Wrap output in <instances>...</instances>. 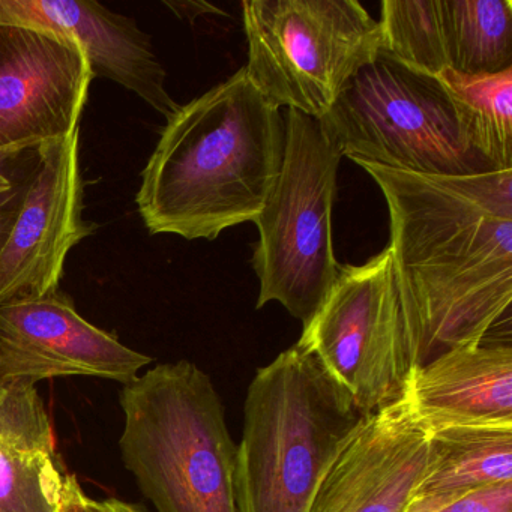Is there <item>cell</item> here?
I'll return each mask as SVG.
<instances>
[{
	"label": "cell",
	"mask_w": 512,
	"mask_h": 512,
	"mask_svg": "<svg viewBox=\"0 0 512 512\" xmlns=\"http://www.w3.org/2000/svg\"><path fill=\"white\" fill-rule=\"evenodd\" d=\"M355 163L388 206L410 373L487 341L512 301V170L434 176Z\"/></svg>",
	"instance_id": "obj_1"
},
{
	"label": "cell",
	"mask_w": 512,
	"mask_h": 512,
	"mask_svg": "<svg viewBox=\"0 0 512 512\" xmlns=\"http://www.w3.org/2000/svg\"><path fill=\"white\" fill-rule=\"evenodd\" d=\"M284 146L280 109L241 68L167 119L136 196L146 229L215 241L256 220L280 175Z\"/></svg>",
	"instance_id": "obj_2"
},
{
	"label": "cell",
	"mask_w": 512,
	"mask_h": 512,
	"mask_svg": "<svg viewBox=\"0 0 512 512\" xmlns=\"http://www.w3.org/2000/svg\"><path fill=\"white\" fill-rule=\"evenodd\" d=\"M365 416L298 346L259 368L236 446L238 512H308L326 473Z\"/></svg>",
	"instance_id": "obj_3"
},
{
	"label": "cell",
	"mask_w": 512,
	"mask_h": 512,
	"mask_svg": "<svg viewBox=\"0 0 512 512\" xmlns=\"http://www.w3.org/2000/svg\"><path fill=\"white\" fill-rule=\"evenodd\" d=\"M121 407L122 458L158 512H238L236 446L205 371L158 364L124 385Z\"/></svg>",
	"instance_id": "obj_4"
},
{
	"label": "cell",
	"mask_w": 512,
	"mask_h": 512,
	"mask_svg": "<svg viewBox=\"0 0 512 512\" xmlns=\"http://www.w3.org/2000/svg\"><path fill=\"white\" fill-rule=\"evenodd\" d=\"M280 175L265 208L253 221L254 272L259 278L257 310L283 305L307 325L322 307L340 272L332 239L341 152L329 142L319 119L289 109Z\"/></svg>",
	"instance_id": "obj_5"
},
{
	"label": "cell",
	"mask_w": 512,
	"mask_h": 512,
	"mask_svg": "<svg viewBox=\"0 0 512 512\" xmlns=\"http://www.w3.org/2000/svg\"><path fill=\"white\" fill-rule=\"evenodd\" d=\"M319 122L353 163L434 176L496 172L467 145L440 80L383 49L349 80Z\"/></svg>",
	"instance_id": "obj_6"
},
{
	"label": "cell",
	"mask_w": 512,
	"mask_h": 512,
	"mask_svg": "<svg viewBox=\"0 0 512 512\" xmlns=\"http://www.w3.org/2000/svg\"><path fill=\"white\" fill-rule=\"evenodd\" d=\"M242 17L254 88L314 119L382 50L379 22L356 0H245Z\"/></svg>",
	"instance_id": "obj_7"
},
{
	"label": "cell",
	"mask_w": 512,
	"mask_h": 512,
	"mask_svg": "<svg viewBox=\"0 0 512 512\" xmlns=\"http://www.w3.org/2000/svg\"><path fill=\"white\" fill-rule=\"evenodd\" d=\"M296 346L313 355L362 416L403 397L406 328L391 251L364 265L340 266L337 281Z\"/></svg>",
	"instance_id": "obj_8"
},
{
	"label": "cell",
	"mask_w": 512,
	"mask_h": 512,
	"mask_svg": "<svg viewBox=\"0 0 512 512\" xmlns=\"http://www.w3.org/2000/svg\"><path fill=\"white\" fill-rule=\"evenodd\" d=\"M94 79L88 55L74 38L0 26V158L79 133Z\"/></svg>",
	"instance_id": "obj_9"
},
{
	"label": "cell",
	"mask_w": 512,
	"mask_h": 512,
	"mask_svg": "<svg viewBox=\"0 0 512 512\" xmlns=\"http://www.w3.org/2000/svg\"><path fill=\"white\" fill-rule=\"evenodd\" d=\"M38 155L0 251V305L58 292L68 253L97 229L83 218L79 133Z\"/></svg>",
	"instance_id": "obj_10"
},
{
	"label": "cell",
	"mask_w": 512,
	"mask_h": 512,
	"mask_svg": "<svg viewBox=\"0 0 512 512\" xmlns=\"http://www.w3.org/2000/svg\"><path fill=\"white\" fill-rule=\"evenodd\" d=\"M151 362L83 319L59 290L0 305V382L91 376L127 385Z\"/></svg>",
	"instance_id": "obj_11"
},
{
	"label": "cell",
	"mask_w": 512,
	"mask_h": 512,
	"mask_svg": "<svg viewBox=\"0 0 512 512\" xmlns=\"http://www.w3.org/2000/svg\"><path fill=\"white\" fill-rule=\"evenodd\" d=\"M427 455V428L401 397L365 416L308 512H406Z\"/></svg>",
	"instance_id": "obj_12"
},
{
	"label": "cell",
	"mask_w": 512,
	"mask_h": 512,
	"mask_svg": "<svg viewBox=\"0 0 512 512\" xmlns=\"http://www.w3.org/2000/svg\"><path fill=\"white\" fill-rule=\"evenodd\" d=\"M2 25L68 35L82 44L94 77L118 83L166 119L179 109L151 38L130 17L91 0H0Z\"/></svg>",
	"instance_id": "obj_13"
},
{
	"label": "cell",
	"mask_w": 512,
	"mask_h": 512,
	"mask_svg": "<svg viewBox=\"0 0 512 512\" xmlns=\"http://www.w3.org/2000/svg\"><path fill=\"white\" fill-rule=\"evenodd\" d=\"M403 397L419 424H512V347L481 343L443 353L413 370Z\"/></svg>",
	"instance_id": "obj_14"
},
{
	"label": "cell",
	"mask_w": 512,
	"mask_h": 512,
	"mask_svg": "<svg viewBox=\"0 0 512 512\" xmlns=\"http://www.w3.org/2000/svg\"><path fill=\"white\" fill-rule=\"evenodd\" d=\"M65 478L35 385L0 382V512H61Z\"/></svg>",
	"instance_id": "obj_15"
},
{
	"label": "cell",
	"mask_w": 512,
	"mask_h": 512,
	"mask_svg": "<svg viewBox=\"0 0 512 512\" xmlns=\"http://www.w3.org/2000/svg\"><path fill=\"white\" fill-rule=\"evenodd\" d=\"M427 431V464L406 512H434L479 488L512 482V424Z\"/></svg>",
	"instance_id": "obj_16"
},
{
	"label": "cell",
	"mask_w": 512,
	"mask_h": 512,
	"mask_svg": "<svg viewBox=\"0 0 512 512\" xmlns=\"http://www.w3.org/2000/svg\"><path fill=\"white\" fill-rule=\"evenodd\" d=\"M445 70L487 76L512 68L511 0H436Z\"/></svg>",
	"instance_id": "obj_17"
},
{
	"label": "cell",
	"mask_w": 512,
	"mask_h": 512,
	"mask_svg": "<svg viewBox=\"0 0 512 512\" xmlns=\"http://www.w3.org/2000/svg\"><path fill=\"white\" fill-rule=\"evenodd\" d=\"M448 92L467 145L496 170H512V68L487 76L443 70L437 76Z\"/></svg>",
	"instance_id": "obj_18"
},
{
	"label": "cell",
	"mask_w": 512,
	"mask_h": 512,
	"mask_svg": "<svg viewBox=\"0 0 512 512\" xmlns=\"http://www.w3.org/2000/svg\"><path fill=\"white\" fill-rule=\"evenodd\" d=\"M434 512H512V482L479 488Z\"/></svg>",
	"instance_id": "obj_19"
},
{
	"label": "cell",
	"mask_w": 512,
	"mask_h": 512,
	"mask_svg": "<svg viewBox=\"0 0 512 512\" xmlns=\"http://www.w3.org/2000/svg\"><path fill=\"white\" fill-rule=\"evenodd\" d=\"M2 161V158H0ZM19 190L0 166V251L7 244L20 205Z\"/></svg>",
	"instance_id": "obj_20"
},
{
	"label": "cell",
	"mask_w": 512,
	"mask_h": 512,
	"mask_svg": "<svg viewBox=\"0 0 512 512\" xmlns=\"http://www.w3.org/2000/svg\"><path fill=\"white\" fill-rule=\"evenodd\" d=\"M61 512H115L112 500L91 499L83 493L82 487L77 482L76 476L67 475L64 485V497H62Z\"/></svg>",
	"instance_id": "obj_21"
},
{
	"label": "cell",
	"mask_w": 512,
	"mask_h": 512,
	"mask_svg": "<svg viewBox=\"0 0 512 512\" xmlns=\"http://www.w3.org/2000/svg\"><path fill=\"white\" fill-rule=\"evenodd\" d=\"M167 7L172 8L175 14L184 19L190 20L191 23L196 22L197 17L206 16V14H218V16H226V13L215 8L208 2H164Z\"/></svg>",
	"instance_id": "obj_22"
},
{
	"label": "cell",
	"mask_w": 512,
	"mask_h": 512,
	"mask_svg": "<svg viewBox=\"0 0 512 512\" xmlns=\"http://www.w3.org/2000/svg\"><path fill=\"white\" fill-rule=\"evenodd\" d=\"M112 500L113 511L115 512H148L145 509L139 508L136 505H130V503L121 502V500Z\"/></svg>",
	"instance_id": "obj_23"
}]
</instances>
